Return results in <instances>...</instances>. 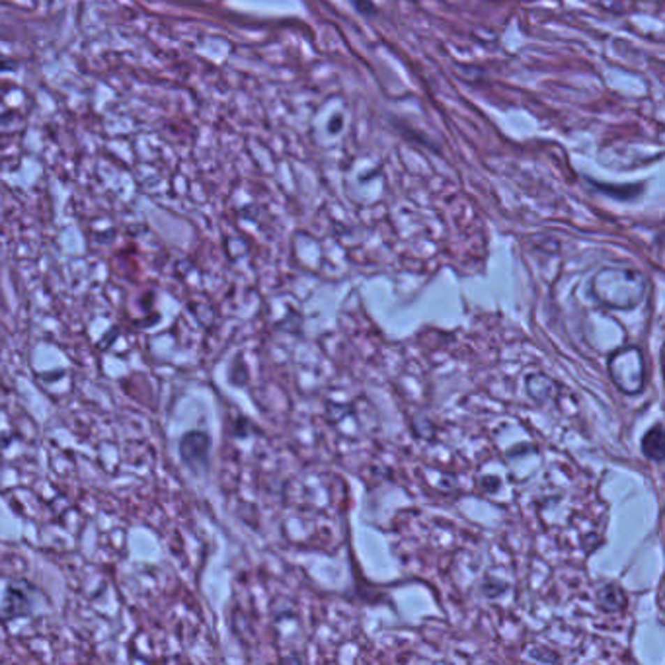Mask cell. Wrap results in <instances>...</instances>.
Here are the masks:
<instances>
[{
	"mask_svg": "<svg viewBox=\"0 0 665 665\" xmlns=\"http://www.w3.org/2000/svg\"><path fill=\"white\" fill-rule=\"evenodd\" d=\"M597 601H599V607L603 608V611H607V613H615V611H618V608L625 607L627 597H625V593H622V590H620L618 585H605L603 590L599 591Z\"/></svg>",
	"mask_w": 665,
	"mask_h": 665,
	"instance_id": "cell-5",
	"label": "cell"
},
{
	"mask_svg": "<svg viewBox=\"0 0 665 665\" xmlns=\"http://www.w3.org/2000/svg\"><path fill=\"white\" fill-rule=\"evenodd\" d=\"M209 445L211 439L207 433H203V431H190V433H186V435L181 438V458H184L191 468L205 466L207 465V458H209Z\"/></svg>",
	"mask_w": 665,
	"mask_h": 665,
	"instance_id": "cell-3",
	"label": "cell"
},
{
	"mask_svg": "<svg viewBox=\"0 0 665 665\" xmlns=\"http://www.w3.org/2000/svg\"><path fill=\"white\" fill-rule=\"evenodd\" d=\"M608 375L625 394H638L644 389L646 380V363L642 352L632 345L617 350L608 359Z\"/></svg>",
	"mask_w": 665,
	"mask_h": 665,
	"instance_id": "cell-2",
	"label": "cell"
},
{
	"mask_svg": "<svg viewBox=\"0 0 665 665\" xmlns=\"http://www.w3.org/2000/svg\"><path fill=\"white\" fill-rule=\"evenodd\" d=\"M646 277L625 267H605L591 281V295L608 308H634L646 297Z\"/></svg>",
	"mask_w": 665,
	"mask_h": 665,
	"instance_id": "cell-1",
	"label": "cell"
},
{
	"mask_svg": "<svg viewBox=\"0 0 665 665\" xmlns=\"http://www.w3.org/2000/svg\"><path fill=\"white\" fill-rule=\"evenodd\" d=\"M2 68H12V63H10V61H6V59L0 55V70H2Z\"/></svg>",
	"mask_w": 665,
	"mask_h": 665,
	"instance_id": "cell-7",
	"label": "cell"
},
{
	"mask_svg": "<svg viewBox=\"0 0 665 665\" xmlns=\"http://www.w3.org/2000/svg\"><path fill=\"white\" fill-rule=\"evenodd\" d=\"M642 453L652 458L654 463H662L665 455V441H664V429L659 424H656L654 428L648 431L644 439H642Z\"/></svg>",
	"mask_w": 665,
	"mask_h": 665,
	"instance_id": "cell-4",
	"label": "cell"
},
{
	"mask_svg": "<svg viewBox=\"0 0 665 665\" xmlns=\"http://www.w3.org/2000/svg\"><path fill=\"white\" fill-rule=\"evenodd\" d=\"M527 390H529V394H531L532 398H537L539 402H544V400L554 396L556 387H554V382H552L548 377H544V375H532V377H529V380H527Z\"/></svg>",
	"mask_w": 665,
	"mask_h": 665,
	"instance_id": "cell-6",
	"label": "cell"
}]
</instances>
